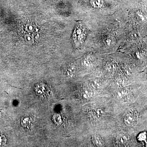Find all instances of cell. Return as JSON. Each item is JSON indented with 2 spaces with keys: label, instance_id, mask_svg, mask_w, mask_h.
I'll list each match as a JSON object with an SVG mask.
<instances>
[{
  "label": "cell",
  "instance_id": "cell-1",
  "mask_svg": "<svg viewBox=\"0 0 147 147\" xmlns=\"http://www.w3.org/2000/svg\"><path fill=\"white\" fill-rule=\"evenodd\" d=\"M136 115L133 113H129L127 114L124 119L125 123L127 125H132L136 120Z\"/></svg>",
  "mask_w": 147,
  "mask_h": 147
},
{
  "label": "cell",
  "instance_id": "cell-2",
  "mask_svg": "<svg viewBox=\"0 0 147 147\" xmlns=\"http://www.w3.org/2000/svg\"><path fill=\"white\" fill-rule=\"evenodd\" d=\"M74 33V37L78 38L79 43H82L85 38V35L83 34L82 30L81 28H77Z\"/></svg>",
  "mask_w": 147,
  "mask_h": 147
},
{
  "label": "cell",
  "instance_id": "cell-3",
  "mask_svg": "<svg viewBox=\"0 0 147 147\" xmlns=\"http://www.w3.org/2000/svg\"><path fill=\"white\" fill-rule=\"evenodd\" d=\"M92 142L94 145L97 147L102 146L103 142L99 136L97 134H94L92 137Z\"/></svg>",
  "mask_w": 147,
  "mask_h": 147
},
{
  "label": "cell",
  "instance_id": "cell-4",
  "mask_svg": "<svg viewBox=\"0 0 147 147\" xmlns=\"http://www.w3.org/2000/svg\"><path fill=\"white\" fill-rule=\"evenodd\" d=\"M129 94V92L126 90H121L118 92L117 93V97L119 98H123L127 96Z\"/></svg>",
  "mask_w": 147,
  "mask_h": 147
},
{
  "label": "cell",
  "instance_id": "cell-5",
  "mask_svg": "<svg viewBox=\"0 0 147 147\" xmlns=\"http://www.w3.org/2000/svg\"><path fill=\"white\" fill-rule=\"evenodd\" d=\"M92 114L95 117L99 118L103 115V112L102 109L100 108H96L93 111Z\"/></svg>",
  "mask_w": 147,
  "mask_h": 147
},
{
  "label": "cell",
  "instance_id": "cell-6",
  "mask_svg": "<svg viewBox=\"0 0 147 147\" xmlns=\"http://www.w3.org/2000/svg\"><path fill=\"white\" fill-rule=\"evenodd\" d=\"M92 4L95 7L99 8L102 6V3L101 0H93Z\"/></svg>",
  "mask_w": 147,
  "mask_h": 147
},
{
  "label": "cell",
  "instance_id": "cell-7",
  "mask_svg": "<svg viewBox=\"0 0 147 147\" xmlns=\"http://www.w3.org/2000/svg\"><path fill=\"white\" fill-rule=\"evenodd\" d=\"M147 134L146 132H142L138 135V139L140 141H144L146 140Z\"/></svg>",
  "mask_w": 147,
  "mask_h": 147
},
{
  "label": "cell",
  "instance_id": "cell-8",
  "mask_svg": "<svg viewBox=\"0 0 147 147\" xmlns=\"http://www.w3.org/2000/svg\"><path fill=\"white\" fill-rule=\"evenodd\" d=\"M92 95V92L91 91L89 90H86L83 93V96L84 98H90Z\"/></svg>",
  "mask_w": 147,
  "mask_h": 147
},
{
  "label": "cell",
  "instance_id": "cell-9",
  "mask_svg": "<svg viewBox=\"0 0 147 147\" xmlns=\"http://www.w3.org/2000/svg\"><path fill=\"white\" fill-rule=\"evenodd\" d=\"M6 143V139L5 137L2 134H0V146H3Z\"/></svg>",
  "mask_w": 147,
  "mask_h": 147
},
{
  "label": "cell",
  "instance_id": "cell-10",
  "mask_svg": "<svg viewBox=\"0 0 147 147\" xmlns=\"http://www.w3.org/2000/svg\"><path fill=\"white\" fill-rule=\"evenodd\" d=\"M119 142L121 144L125 145V143H126V139L124 137H120L119 139Z\"/></svg>",
  "mask_w": 147,
  "mask_h": 147
},
{
  "label": "cell",
  "instance_id": "cell-11",
  "mask_svg": "<svg viewBox=\"0 0 147 147\" xmlns=\"http://www.w3.org/2000/svg\"><path fill=\"white\" fill-rule=\"evenodd\" d=\"M146 146L147 147V143L146 144Z\"/></svg>",
  "mask_w": 147,
  "mask_h": 147
}]
</instances>
